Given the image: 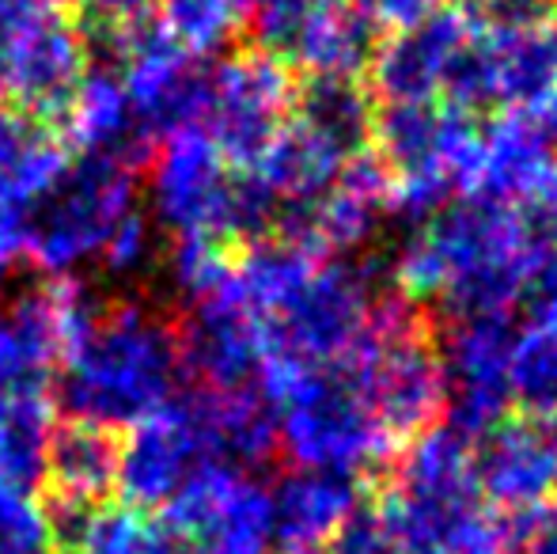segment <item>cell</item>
I'll list each match as a JSON object with an SVG mask.
<instances>
[{
  "label": "cell",
  "instance_id": "32",
  "mask_svg": "<svg viewBox=\"0 0 557 554\" xmlns=\"http://www.w3.org/2000/svg\"><path fill=\"white\" fill-rule=\"evenodd\" d=\"M50 4L53 0H0V91H4L8 61H12L23 30H27Z\"/></svg>",
  "mask_w": 557,
  "mask_h": 554
},
{
  "label": "cell",
  "instance_id": "33",
  "mask_svg": "<svg viewBox=\"0 0 557 554\" xmlns=\"http://www.w3.org/2000/svg\"><path fill=\"white\" fill-rule=\"evenodd\" d=\"M455 12L470 15L478 23H516V20H539L554 15L557 0H451Z\"/></svg>",
  "mask_w": 557,
  "mask_h": 554
},
{
  "label": "cell",
  "instance_id": "22",
  "mask_svg": "<svg viewBox=\"0 0 557 554\" xmlns=\"http://www.w3.org/2000/svg\"><path fill=\"white\" fill-rule=\"evenodd\" d=\"M69 163V145L46 122L0 103V201L27 209Z\"/></svg>",
  "mask_w": 557,
  "mask_h": 554
},
{
  "label": "cell",
  "instance_id": "4",
  "mask_svg": "<svg viewBox=\"0 0 557 554\" xmlns=\"http://www.w3.org/2000/svg\"><path fill=\"white\" fill-rule=\"evenodd\" d=\"M140 171L114 156L69 152L61 175L27 206V262L50 281L99 262L117 224L137 209Z\"/></svg>",
  "mask_w": 557,
  "mask_h": 554
},
{
  "label": "cell",
  "instance_id": "26",
  "mask_svg": "<svg viewBox=\"0 0 557 554\" xmlns=\"http://www.w3.org/2000/svg\"><path fill=\"white\" fill-rule=\"evenodd\" d=\"M73 554H194L160 517L103 509Z\"/></svg>",
  "mask_w": 557,
  "mask_h": 554
},
{
  "label": "cell",
  "instance_id": "15",
  "mask_svg": "<svg viewBox=\"0 0 557 554\" xmlns=\"http://www.w3.org/2000/svg\"><path fill=\"white\" fill-rule=\"evenodd\" d=\"M178 361L186 384L201 387H250L262 361V334L258 316L243 304L227 281L216 296L186 308L183 323H175Z\"/></svg>",
  "mask_w": 557,
  "mask_h": 554
},
{
  "label": "cell",
  "instance_id": "3",
  "mask_svg": "<svg viewBox=\"0 0 557 554\" xmlns=\"http://www.w3.org/2000/svg\"><path fill=\"white\" fill-rule=\"evenodd\" d=\"M258 395L277 421V448L296 467L334 475L375 471L391 464L398 441L368 410L342 361L331 365H258Z\"/></svg>",
  "mask_w": 557,
  "mask_h": 554
},
{
  "label": "cell",
  "instance_id": "18",
  "mask_svg": "<svg viewBox=\"0 0 557 554\" xmlns=\"http://www.w3.org/2000/svg\"><path fill=\"white\" fill-rule=\"evenodd\" d=\"M58 361V300L46 281L0 311V399L15 392H50Z\"/></svg>",
  "mask_w": 557,
  "mask_h": 554
},
{
  "label": "cell",
  "instance_id": "23",
  "mask_svg": "<svg viewBox=\"0 0 557 554\" xmlns=\"http://www.w3.org/2000/svg\"><path fill=\"white\" fill-rule=\"evenodd\" d=\"M58 421L50 392H15L0 399V482L38 494Z\"/></svg>",
  "mask_w": 557,
  "mask_h": 554
},
{
  "label": "cell",
  "instance_id": "25",
  "mask_svg": "<svg viewBox=\"0 0 557 554\" xmlns=\"http://www.w3.org/2000/svg\"><path fill=\"white\" fill-rule=\"evenodd\" d=\"M508 392L516 415L557 418V323L550 319L531 316V323L516 331Z\"/></svg>",
  "mask_w": 557,
  "mask_h": 554
},
{
  "label": "cell",
  "instance_id": "10",
  "mask_svg": "<svg viewBox=\"0 0 557 554\" xmlns=\"http://www.w3.org/2000/svg\"><path fill=\"white\" fill-rule=\"evenodd\" d=\"M160 520L194 554H265L273 543L270 490L224 464L201 467L163 505Z\"/></svg>",
  "mask_w": 557,
  "mask_h": 554
},
{
  "label": "cell",
  "instance_id": "31",
  "mask_svg": "<svg viewBox=\"0 0 557 554\" xmlns=\"http://www.w3.org/2000/svg\"><path fill=\"white\" fill-rule=\"evenodd\" d=\"M380 35H398L410 30L418 23H425L429 15H436L444 8V0H349Z\"/></svg>",
  "mask_w": 557,
  "mask_h": 554
},
{
  "label": "cell",
  "instance_id": "14",
  "mask_svg": "<svg viewBox=\"0 0 557 554\" xmlns=\"http://www.w3.org/2000/svg\"><path fill=\"white\" fill-rule=\"evenodd\" d=\"M474 479L500 513L543 509L557 482V418L508 415L474 441Z\"/></svg>",
  "mask_w": 557,
  "mask_h": 554
},
{
  "label": "cell",
  "instance_id": "7",
  "mask_svg": "<svg viewBox=\"0 0 557 554\" xmlns=\"http://www.w3.org/2000/svg\"><path fill=\"white\" fill-rule=\"evenodd\" d=\"M250 50L300 76L364 81L383 35L349 0H262L250 12Z\"/></svg>",
  "mask_w": 557,
  "mask_h": 554
},
{
  "label": "cell",
  "instance_id": "27",
  "mask_svg": "<svg viewBox=\"0 0 557 554\" xmlns=\"http://www.w3.org/2000/svg\"><path fill=\"white\" fill-rule=\"evenodd\" d=\"M232 270H235V247L213 244V239H178L168 259L171 288H175V296L186 308L221 293L227 281H232Z\"/></svg>",
  "mask_w": 557,
  "mask_h": 554
},
{
  "label": "cell",
  "instance_id": "9",
  "mask_svg": "<svg viewBox=\"0 0 557 554\" xmlns=\"http://www.w3.org/2000/svg\"><path fill=\"white\" fill-rule=\"evenodd\" d=\"M152 221L171 239L235 247V171L201 130H183L152 152Z\"/></svg>",
  "mask_w": 557,
  "mask_h": 554
},
{
  "label": "cell",
  "instance_id": "20",
  "mask_svg": "<svg viewBox=\"0 0 557 554\" xmlns=\"http://www.w3.org/2000/svg\"><path fill=\"white\" fill-rule=\"evenodd\" d=\"M550 168H557V145L543 130L539 114H500L485 122L478 194L516 206L543 183Z\"/></svg>",
  "mask_w": 557,
  "mask_h": 554
},
{
  "label": "cell",
  "instance_id": "35",
  "mask_svg": "<svg viewBox=\"0 0 557 554\" xmlns=\"http://www.w3.org/2000/svg\"><path fill=\"white\" fill-rule=\"evenodd\" d=\"M258 4H262V0H243V8H247V12H255Z\"/></svg>",
  "mask_w": 557,
  "mask_h": 554
},
{
  "label": "cell",
  "instance_id": "6",
  "mask_svg": "<svg viewBox=\"0 0 557 554\" xmlns=\"http://www.w3.org/2000/svg\"><path fill=\"white\" fill-rule=\"evenodd\" d=\"M383 296L380 278L357 262L331 259L285 304L258 319L262 361L258 365H331L360 338L368 311Z\"/></svg>",
  "mask_w": 557,
  "mask_h": 554
},
{
  "label": "cell",
  "instance_id": "28",
  "mask_svg": "<svg viewBox=\"0 0 557 554\" xmlns=\"http://www.w3.org/2000/svg\"><path fill=\"white\" fill-rule=\"evenodd\" d=\"M0 554H58L42 497L8 482H0Z\"/></svg>",
  "mask_w": 557,
  "mask_h": 554
},
{
  "label": "cell",
  "instance_id": "5",
  "mask_svg": "<svg viewBox=\"0 0 557 554\" xmlns=\"http://www.w3.org/2000/svg\"><path fill=\"white\" fill-rule=\"evenodd\" d=\"M557 91V15L516 23H478L459 46L441 103L470 119L543 114Z\"/></svg>",
  "mask_w": 557,
  "mask_h": 554
},
{
  "label": "cell",
  "instance_id": "36",
  "mask_svg": "<svg viewBox=\"0 0 557 554\" xmlns=\"http://www.w3.org/2000/svg\"><path fill=\"white\" fill-rule=\"evenodd\" d=\"M554 494H557V482H554Z\"/></svg>",
  "mask_w": 557,
  "mask_h": 554
},
{
  "label": "cell",
  "instance_id": "11",
  "mask_svg": "<svg viewBox=\"0 0 557 554\" xmlns=\"http://www.w3.org/2000/svg\"><path fill=\"white\" fill-rule=\"evenodd\" d=\"M516 316L500 319H459L447 323L441 349L444 369V426L455 429L462 441L474 444L500 418L512 415L508 392V357L516 342Z\"/></svg>",
  "mask_w": 557,
  "mask_h": 554
},
{
  "label": "cell",
  "instance_id": "2",
  "mask_svg": "<svg viewBox=\"0 0 557 554\" xmlns=\"http://www.w3.org/2000/svg\"><path fill=\"white\" fill-rule=\"evenodd\" d=\"M375 513L403 554H505L512 543L508 513L474 479V444L447 426L406 441Z\"/></svg>",
  "mask_w": 557,
  "mask_h": 554
},
{
  "label": "cell",
  "instance_id": "19",
  "mask_svg": "<svg viewBox=\"0 0 557 554\" xmlns=\"http://www.w3.org/2000/svg\"><path fill=\"white\" fill-rule=\"evenodd\" d=\"M288 122L334 156L352 160L372 148L375 99L368 84L352 76H300Z\"/></svg>",
  "mask_w": 557,
  "mask_h": 554
},
{
  "label": "cell",
  "instance_id": "12",
  "mask_svg": "<svg viewBox=\"0 0 557 554\" xmlns=\"http://www.w3.org/2000/svg\"><path fill=\"white\" fill-rule=\"evenodd\" d=\"M88 69V46H84L81 20H76L73 4L53 0L23 30L20 46H15L12 61H8L0 103L20 114H30V119L46 122V126H53L61 134V122L73 111L76 91H81Z\"/></svg>",
  "mask_w": 557,
  "mask_h": 554
},
{
  "label": "cell",
  "instance_id": "24",
  "mask_svg": "<svg viewBox=\"0 0 557 554\" xmlns=\"http://www.w3.org/2000/svg\"><path fill=\"white\" fill-rule=\"evenodd\" d=\"M152 15L163 35L198 61H216L250 23L243 0H152Z\"/></svg>",
  "mask_w": 557,
  "mask_h": 554
},
{
  "label": "cell",
  "instance_id": "29",
  "mask_svg": "<svg viewBox=\"0 0 557 554\" xmlns=\"http://www.w3.org/2000/svg\"><path fill=\"white\" fill-rule=\"evenodd\" d=\"M152 259H156V221L137 206L117 224V232L111 236V244H107L99 262H103L107 270H114V274H137V270H145Z\"/></svg>",
  "mask_w": 557,
  "mask_h": 554
},
{
  "label": "cell",
  "instance_id": "34",
  "mask_svg": "<svg viewBox=\"0 0 557 554\" xmlns=\"http://www.w3.org/2000/svg\"><path fill=\"white\" fill-rule=\"evenodd\" d=\"M27 262V209L0 201V285Z\"/></svg>",
  "mask_w": 557,
  "mask_h": 554
},
{
  "label": "cell",
  "instance_id": "37",
  "mask_svg": "<svg viewBox=\"0 0 557 554\" xmlns=\"http://www.w3.org/2000/svg\"><path fill=\"white\" fill-rule=\"evenodd\" d=\"M554 15H557V4H554Z\"/></svg>",
  "mask_w": 557,
  "mask_h": 554
},
{
  "label": "cell",
  "instance_id": "16",
  "mask_svg": "<svg viewBox=\"0 0 557 554\" xmlns=\"http://www.w3.org/2000/svg\"><path fill=\"white\" fill-rule=\"evenodd\" d=\"M470 35V15L441 8L425 23L387 35L375 50L364 84L375 103H433L441 99L447 69Z\"/></svg>",
  "mask_w": 557,
  "mask_h": 554
},
{
  "label": "cell",
  "instance_id": "30",
  "mask_svg": "<svg viewBox=\"0 0 557 554\" xmlns=\"http://www.w3.org/2000/svg\"><path fill=\"white\" fill-rule=\"evenodd\" d=\"M326 543H331L326 554H403L398 543L391 540L387 525L380 520V513L364 509V505H360Z\"/></svg>",
  "mask_w": 557,
  "mask_h": 554
},
{
  "label": "cell",
  "instance_id": "13",
  "mask_svg": "<svg viewBox=\"0 0 557 554\" xmlns=\"http://www.w3.org/2000/svg\"><path fill=\"white\" fill-rule=\"evenodd\" d=\"M209 464L216 459L206 444V433H201L186 395L178 392L160 415L122 433L114 497H122V509L152 517Z\"/></svg>",
  "mask_w": 557,
  "mask_h": 554
},
{
  "label": "cell",
  "instance_id": "1",
  "mask_svg": "<svg viewBox=\"0 0 557 554\" xmlns=\"http://www.w3.org/2000/svg\"><path fill=\"white\" fill-rule=\"evenodd\" d=\"M175 323L140 304H107L99 319L61 354L53 407L61 421L129 433L183 392Z\"/></svg>",
  "mask_w": 557,
  "mask_h": 554
},
{
  "label": "cell",
  "instance_id": "17",
  "mask_svg": "<svg viewBox=\"0 0 557 554\" xmlns=\"http://www.w3.org/2000/svg\"><path fill=\"white\" fill-rule=\"evenodd\" d=\"M360 509V482L349 475L293 467L270 490L273 543L285 551H311L326 543Z\"/></svg>",
  "mask_w": 557,
  "mask_h": 554
},
{
  "label": "cell",
  "instance_id": "21",
  "mask_svg": "<svg viewBox=\"0 0 557 554\" xmlns=\"http://www.w3.org/2000/svg\"><path fill=\"white\" fill-rule=\"evenodd\" d=\"M117 448H122L117 433L81 421H58L46 459V494L107 505L117 482Z\"/></svg>",
  "mask_w": 557,
  "mask_h": 554
},
{
  "label": "cell",
  "instance_id": "8",
  "mask_svg": "<svg viewBox=\"0 0 557 554\" xmlns=\"http://www.w3.org/2000/svg\"><path fill=\"white\" fill-rule=\"evenodd\" d=\"M296 76L258 50H235L209 61L206 107L198 130L232 163L247 171L293 119Z\"/></svg>",
  "mask_w": 557,
  "mask_h": 554
}]
</instances>
